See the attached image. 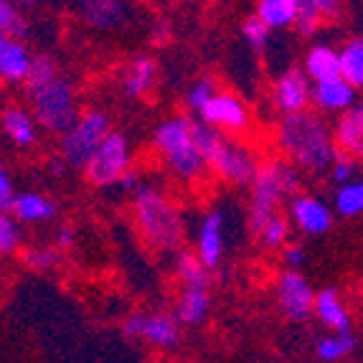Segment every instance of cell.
I'll list each match as a JSON object with an SVG mask.
<instances>
[{"mask_svg": "<svg viewBox=\"0 0 363 363\" xmlns=\"http://www.w3.org/2000/svg\"><path fill=\"white\" fill-rule=\"evenodd\" d=\"M274 145L279 155L287 157L303 176H325L333 157L338 155L333 128L328 125L325 115L315 112L313 107L279 115Z\"/></svg>", "mask_w": 363, "mask_h": 363, "instance_id": "cell-1", "label": "cell"}, {"mask_svg": "<svg viewBox=\"0 0 363 363\" xmlns=\"http://www.w3.org/2000/svg\"><path fill=\"white\" fill-rule=\"evenodd\" d=\"M150 150L160 168L181 186H201L208 178V165L194 133V117L170 115L152 128Z\"/></svg>", "mask_w": 363, "mask_h": 363, "instance_id": "cell-2", "label": "cell"}, {"mask_svg": "<svg viewBox=\"0 0 363 363\" xmlns=\"http://www.w3.org/2000/svg\"><path fill=\"white\" fill-rule=\"evenodd\" d=\"M135 229L143 242L160 255H176L186 244V218L176 199L163 188L140 183L130 203Z\"/></svg>", "mask_w": 363, "mask_h": 363, "instance_id": "cell-3", "label": "cell"}, {"mask_svg": "<svg viewBox=\"0 0 363 363\" xmlns=\"http://www.w3.org/2000/svg\"><path fill=\"white\" fill-rule=\"evenodd\" d=\"M194 133L208 165V176L234 188H247L259 168V155L239 135L221 133L194 117Z\"/></svg>", "mask_w": 363, "mask_h": 363, "instance_id": "cell-4", "label": "cell"}, {"mask_svg": "<svg viewBox=\"0 0 363 363\" xmlns=\"http://www.w3.org/2000/svg\"><path fill=\"white\" fill-rule=\"evenodd\" d=\"M249 231L257 234L267 218L282 211L287 201L303 188V173L287 157H267L259 160L255 178L249 183Z\"/></svg>", "mask_w": 363, "mask_h": 363, "instance_id": "cell-5", "label": "cell"}, {"mask_svg": "<svg viewBox=\"0 0 363 363\" xmlns=\"http://www.w3.org/2000/svg\"><path fill=\"white\" fill-rule=\"evenodd\" d=\"M30 99V112L36 117L38 128L43 133L56 135L59 138L64 130L77 120L79 109V94L77 86L69 77L59 74L56 79H51L49 84L38 86L33 91H26Z\"/></svg>", "mask_w": 363, "mask_h": 363, "instance_id": "cell-6", "label": "cell"}, {"mask_svg": "<svg viewBox=\"0 0 363 363\" xmlns=\"http://www.w3.org/2000/svg\"><path fill=\"white\" fill-rule=\"evenodd\" d=\"M109 130H112V120L104 109H82L77 120L59 135V155L64 157L69 168L84 170V165L89 163V157L107 138Z\"/></svg>", "mask_w": 363, "mask_h": 363, "instance_id": "cell-7", "label": "cell"}, {"mask_svg": "<svg viewBox=\"0 0 363 363\" xmlns=\"http://www.w3.org/2000/svg\"><path fill=\"white\" fill-rule=\"evenodd\" d=\"M133 168V143L128 135L109 130L107 138L99 143L89 163L84 165L86 181L97 188L117 186L120 178Z\"/></svg>", "mask_w": 363, "mask_h": 363, "instance_id": "cell-8", "label": "cell"}, {"mask_svg": "<svg viewBox=\"0 0 363 363\" xmlns=\"http://www.w3.org/2000/svg\"><path fill=\"white\" fill-rule=\"evenodd\" d=\"M122 335L135 343H145L155 351H176L181 345L183 325L176 313H133L122 320Z\"/></svg>", "mask_w": 363, "mask_h": 363, "instance_id": "cell-9", "label": "cell"}, {"mask_svg": "<svg viewBox=\"0 0 363 363\" xmlns=\"http://www.w3.org/2000/svg\"><path fill=\"white\" fill-rule=\"evenodd\" d=\"M201 122H206L211 128L221 130V133L229 135H247L252 128V109L244 102L236 91L229 89H216L211 99L206 102V107L201 109L199 115Z\"/></svg>", "mask_w": 363, "mask_h": 363, "instance_id": "cell-10", "label": "cell"}, {"mask_svg": "<svg viewBox=\"0 0 363 363\" xmlns=\"http://www.w3.org/2000/svg\"><path fill=\"white\" fill-rule=\"evenodd\" d=\"M274 300L290 323H305L313 318V305H315V290L310 285V279L305 277L300 269H282L274 282Z\"/></svg>", "mask_w": 363, "mask_h": 363, "instance_id": "cell-11", "label": "cell"}, {"mask_svg": "<svg viewBox=\"0 0 363 363\" xmlns=\"http://www.w3.org/2000/svg\"><path fill=\"white\" fill-rule=\"evenodd\" d=\"M287 218L295 231L303 236H323L333 229L335 211L333 206H328L320 196L313 194H300L297 191L290 201H287Z\"/></svg>", "mask_w": 363, "mask_h": 363, "instance_id": "cell-12", "label": "cell"}, {"mask_svg": "<svg viewBox=\"0 0 363 363\" xmlns=\"http://www.w3.org/2000/svg\"><path fill=\"white\" fill-rule=\"evenodd\" d=\"M74 13L91 30L112 33L130 21L133 0H74Z\"/></svg>", "mask_w": 363, "mask_h": 363, "instance_id": "cell-13", "label": "cell"}, {"mask_svg": "<svg viewBox=\"0 0 363 363\" xmlns=\"http://www.w3.org/2000/svg\"><path fill=\"white\" fill-rule=\"evenodd\" d=\"M356 102L358 89L345 77H340V74L310 84V107L325 117H338L340 112H345Z\"/></svg>", "mask_w": 363, "mask_h": 363, "instance_id": "cell-14", "label": "cell"}, {"mask_svg": "<svg viewBox=\"0 0 363 363\" xmlns=\"http://www.w3.org/2000/svg\"><path fill=\"white\" fill-rule=\"evenodd\" d=\"M196 255L208 269H218L226 255V216L224 211L211 208L201 216L196 229Z\"/></svg>", "mask_w": 363, "mask_h": 363, "instance_id": "cell-15", "label": "cell"}, {"mask_svg": "<svg viewBox=\"0 0 363 363\" xmlns=\"http://www.w3.org/2000/svg\"><path fill=\"white\" fill-rule=\"evenodd\" d=\"M310 82L303 69H285L272 84V107L277 115H292L310 107Z\"/></svg>", "mask_w": 363, "mask_h": 363, "instance_id": "cell-16", "label": "cell"}, {"mask_svg": "<svg viewBox=\"0 0 363 363\" xmlns=\"http://www.w3.org/2000/svg\"><path fill=\"white\" fill-rule=\"evenodd\" d=\"M330 128L338 152L363 163V102L351 104L345 112H340Z\"/></svg>", "mask_w": 363, "mask_h": 363, "instance_id": "cell-17", "label": "cell"}, {"mask_svg": "<svg viewBox=\"0 0 363 363\" xmlns=\"http://www.w3.org/2000/svg\"><path fill=\"white\" fill-rule=\"evenodd\" d=\"M157 84V64L150 54H135L125 64L120 77V89L130 99H145Z\"/></svg>", "mask_w": 363, "mask_h": 363, "instance_id": "cell-18", "label": "cell"}, {"mask_svg": "<svg viewBox=\"0 0 363 363\" xmlns=\"http://www.w3.org/2000/svg\"><path fill=\"white\" fill-rule=\"evenodd\" d=\"M33 54L23 38L0 30V82L6 84H23Z\"/></svg>", "mask_w": 363, "mask_h": 363, "instance_id": "cell-19", "label": "cell"}, {"mask_svg": "<svg viewBox=\"0 0 363 363\" xmlns=\"http://www.w3.org/2000/svg\"><path fill=\"white\" fill-rule=\"evenodd\" d=\"M173 313L186 328L203 325L211 315V287H178Z\"/></svg>", "mask_w": 363, "mask_h": 363, "instance_id": "cell-20", "label": "cell"}, {"mask_svg": "<svg viewBox=\"0 0 363 363\" xmlns=\"http://www.w3.org/2000/svg\"><path fill=\"white\" fill-rule=\"evenodd\" d=\"M0 128L6 133V138L11 140L13 145L18 147H33L38 140V122L33 117V112L21 104H11V107L3 109V115H0Z\"/></svg>", "mask_w": 363, "mask_h": 363, "instance_id": "cell-21", "label": "cell"}, {"mask_svg": "<svg viewBox=\"0 0 363 363\" xmlns=\"http://www.w3.org/2000/svg\"><path fill=\"white\" fill-rule=\"evenodd\" d=\"M313 315L328 330H351V313H348V305L335 287L315 292Z\"/></svg>", "mask_w": 363, "mask_h": 363, "instance_id": "cell-22", "label": "cell"}, {"mask_svg": "<svg viewBox=\"0 0 363 363\" xmlns=\"http://www.w3.org/2000/svg\"><path fill=\"white\" fill-rule=\"evenodd\" d=\"M297 8H300V13H297L295 28L305 38H310L320 30L325 21L338 18L343 13V0H297Z\"/></svg>", "mask_w": 363, "mask_h": 363, "instance_id": "cell-23", "label": "cell"}, {"mask_svg": "<svg viewBox=\"0 0 363 363\" xmlns=\"http://www.w3.org/2000/svg\"><path fill=\"white\" fill-rule=\"evenodd\" d=\"M11 211L23 221V224H46L51 218H56L59 206L49 196L38 194V191H23V194H16L11 203Z\"/></svg>", "mask_w": 363, "mask_h": 363, "instance_id": "cell-24", "label": "cell"}, {"mask_svg": "<svg viewBox=\"0 0 363 363\" xmlns=\"http://www.w3.org/2000/svg\"><path fill=\"white\" fill-rule=\"evenodd\" d=\"M303 72L308 74L310 82H320V79H328V77H335V74H340L338 49H335V46H330V43H325V41L313 43V46L305 51Z\"/></svg>", "mask_w": 363, "mask_h": 363, "instance_id": "cell-25", "label": "cell"}, {"mask_svg": "<svg viewBox=\"0 0 363 363\" xmlns=\"http://www.w3.org/2000/svg\"><path fill=\"white\" fill-rule=\"evenodd\" d=\"M173 269H176L178 287H211V269L201 262L196 249H178Z\"/></svg>", "mask_w": 363, "mask_h": 363, "instance_id": "cell-26", "label": "cell"}, {"mask_svg": "<svg viewBox=\"0 0 363 363\" xmlns=\"http://www.w3.org/2000/svg\"><path fill=\"white\" fill-rule=\"evenodd\" d=\"M297 0H257V18H262L272 30L295 28L297 23Z\"/></svg>", "mask_w": 363, "mask_h": 363, "instance_id": "cell-27", "label": "cell"}, {"mask_svg": "<svg viewBox=\"0 0 363 363\" xmlns=\"http://www.w3.org/2000/svg\"><path fill=\"white\" fill-rule=\"evenodd\" d=\"M353 351H356V335H353V330H330V333H325L315 343V356L328 363L343 361V358L353 356Z\"/></svg>", "mask_w": 363, "mask_h": 363, "instance_id": "cell-28", "label": "cell"}, {"mask_svg": "<svg viewBox=\"0 0 363 363\" xmlns=\"http://www.w3.org/2000/svg\"><path fill=\"white\" fill-rule=\"evenodd\" d=\"M333 211L343 218L363 216V178H351L348 183L335 186Z\"/></svg>", "mask_w": 363, "mask_h": 363, "instance_id": "cell-29", "label": "cell"}, {"mask_svg": "<svg viewBox=\"0 0 363 363\" xmlns=\"http://www.w3.org/2000/svg\"><path fill=\"white\" fill-rule=\"evenodd\" d=\"M338 56H340V77H345L361 91L363 89V36L345 41L343 49H338Z\"/></svg>", "mask_w": 363, "mask_h": 363, "instance_id": "cell-30", "label": "cell"}, {"mask_svg": "<svg viewBox=\"0 0 363 363\" xmlns=\"http://www.w3.org/2000/svg\"><path fill=\"white\" fill-rule=\"evenodd\" d=\"M290 234H292L290 218H287L285 213L279 211V213H274L272 218H267V224L262 226L259 231H257L255 239L259 242L262 249H269V252H279V249H282L287 242H290Z\"/></svg>", "mask_w": 363, "mask_h": 363, "instance_id": "cell-31", "label": "cell"}, {"mask_svg": "<svg viewBox=\"0 0 363 363\" xmlns=\"http://www.w3.org/2000/svg\"><path fill=\"white\" fill-rule=\"evenodd\" d=\"M26 231L23 221L13 211H0V255L13 257L18 255L21 247H23Z\"/></svg>", "mask_w": 363, "mask_h": 363, "instance_id": "cell-32", "label": "cell"}, {"mask_svg": "<svg viewBox=\"0 0 363 363\" xmlns=\"http://www.w3.org/2000/svg\"><path fill=\"white\" fill-rule=\"evenodd\" d=\"M59 61L54 59L51 54H33L30 59V67H28V74H26V91H33L38 86L49 84L51 79L59 77Z\"/></svg>", "mask_w": 363, "mask_h": 363, "instance_id": "cell-33", "label": "cell"}, {"mask_svg": "<svg viewBox=\"0 0 363 363\" xmlns=\"http://www.w3.org/2000/svg\"><path fill=\"white\" fill-rule=\"evenodd\" d=\"M216 79L213 77H199L194 82V84L186 89V97H183V102H186V109L191 112V115H199L201 109L206 107L208 99L216 94Z\"/></svg>", "mask_w": 363, "mask_h": 363, "instance_id": "cell-34", "label": "cell"}, {"mask_svg": "<svg viewBox=\"0 0 363 363\" xmlns=\"http://www.w3.org/2000/svg\"><path fill=\"white\" fill-rule=\"evenodd\" d=\"M23 264L28 267L30 272H51L61 264V249L56 247H33L26 249L21 255Z\"/></svg>", "mask_w": 363, "mask_h": 363, "instance_id": "cell-35", "label": "cell"}, {"mask_svg": "<svg viewBox=\"0 0 363 363\" xmlns=\"http://www.w3.org/2000/svg\"><path fill=\"white\" fill-rule=\"evenodd\" d=\"M242 38L252 51H264L269 46V41H272V28L262 18L252 16V18H247L242 23Z\"/></svg>", "mask_w": 363, "mask_h": 363, "instance_id": "cell-36", "label": "cell"}, {"mask_svg": "<svg viewBox=\"0 0 363 363\" xmlns=\"http://www.w3.org/2000/svg\"><path fill=\"white\" fill-rule=\"evenodd\" d=\"M0 30L18 38H26L28 33V21H26L23 11L13 6V0H0Z\"/></svg>", "mask_w": 363, "mask_h": 363, "instance_id": "cell-37", "label": "cell"}, {"mask_svg": "<svg viewBox=\"0 0 363 363\" xmlns=\"http://www.w3.org/2000/svg\"><path fill=\"white\" fill-rule=\"evenodd\" d=\"M330 181H333V186H340V183H348L351 178L358 176V160H353V157L343 155V152H338V155L333 157V163H330V168H328L325 173Z\"/></svg>", "mask_w": 363, "mask_h": 363, "instance_id": "cell-38", "label": "cell"}, {"mask_svg": "<svg viewBox=\"0 0 363 363\" xmlns=\"http://www.w3.org/2000/svg\"><path fill=\"white\" fill-rule=\"evenodd\" d=\"M279 252H282V264H285L287 269H303L305 262H308V252H305L303 244L287 242Z\"/></svg>", "mask_w": 363, "mask_h": 363, "instance_id": "cell-39", "label": "cell"}, {"mask_svg": "<svg viewBox=\"0 0 363 363\" xmlns=\"http://www.w3.org/2000/svg\"><path fill=\"white\" fill-rule=\"evenodd\" d=\"M16 199V188H13V181L8 176V170L0 165V211H11V203Z\"/></svg>", "mask_w": 363, "mask_h": 363, "instance_id": "cell-40", "label": "cell"}, {"mask_svg": "<svg viewBox=\"0 0 363 363\" xmlns=\"http://www.w3.org/2000/svg\"><path fill=\"white\" fill-rule=\"evenodd\" d=\"M74 244H77V231H74V226L64 224L59 226V231H56V249H61V252H67V249H72Z\"/></svg>", "mask_w": 363, "mask_h": 363, "instance_id": "cell-41", "label": "cell"}, {"mask_svg": "<svg viewBox=\"0 0 363 363\" xmlns=\"http://www.w3.org/2000/svg\"><path fill=\"white\" fill-rule=\"evenodd\" d=\"M150 38H152V43H157V46H163V43L170 38V23H168V21H157V23L152 26Z\"/></svg>", "mask_w": 363, "mask_h": 363, "instance_id": "cell-42", "label": "cell"}, {"mask_svg": "<svg viewBox=\"0 0 363 363\" xmlns=\"http://www.w3.org/2000/svg\"><path fill=\"white\" fill-rule=\"evenodd\" d=\"M140 183H143V178H140V173L135 170V165H133V168H130L128 173H125V176L120 178V183H117V186H122L125 191H128V194H133V191L140 186Z\"/></svg>", "mask_w": 363, "mask_h": 363, "instance_id": "cell-43", "label": "cell"}, {"mask_svg": "<svg viewBox=\"0 0 363 363\" xmlns=\"http://www.w3.org/2000/svg\"><path fill=\"white\" fill-rule=\"evenodd\" d=\"M67 168H69V165L64 163V157H61V155H56V157H51V160H49V173H54V176H61Z\"/></svg>", "mask_w": 363, "mask_h": 363, "instance_id": "cell-44", "label": "cell"}, {"mask_svg": "<svg viewBox=\"0 0 363 363\" xmlns=\"http://www.w3.org/2000/svg\"><path fill=\"white\" fill-rule=\"evenodd\" d=\"M38 3H41V0H13V6L18 8V11H33V8H38Z\"/></svg>", "mask_w": 363, "mask_h": 363, "instance_id": "cell-45", "label": "cell"}, {"mask_svg": "<svg viewBox=\"0 0 363 363\" xmlns=\"http://www.w3.org/2000/svg\"><path fill=\"white\" fill-rule=\"evenodd\" d=\"M170 3H178V0H170Z\"/></svg>", "mask_w": 363, "mask_h": 363, "instance_id": "cell-46", "label": "cell"}, {"mask_svg": "<svg viewBox=\"0 0 363 363\" xmlns=\"http://www.w3.org/2000/svg\"><path fill=\"white\" fill-rule=\"evenodd\" d=\"M361 91H363V89H361Z\"/></svg>", "mask_w": 363, "mask_h": 363, "instance_id": "cell-47", "label": "cell"}]
</instances>
